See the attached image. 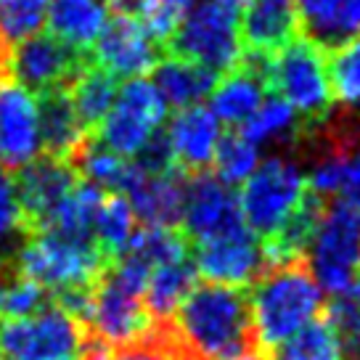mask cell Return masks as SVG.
Masks as SVG:
<instances>
[{
    "mask_svg": "<svg viewBox=\"0 0 360 360\" xmlns=\"http://www.w3.org/2000/svg\"><path fill=\"white\" fill-rule=\"evenodd\" d=\"M167 326L188 360H270L257 345L249 294L241 286L196 283Z\"/></svg>",
    "mask_w": 360,
    "mask_h": 360,
    "instance_id": "1",
    "label": "cell"
},
{
    "mask_svg": "<svg viewBox=\"0 0 360 360\" xmlns=\"http://www.w3.org/2000/svg\"><path fill=\"white\" fill-rule=\"evenodd\" d=\"M247 294L255 337L268 358L323 310V289L313 278L304 257L268 265Z\"/></svg>",
    "mask_w": 360,
    "mask_h": 360,
    "instance_id": "2",
    "label": "cell"
},
{
    "mask_svg": "<svg viewBox=\"0 0 360 360\" xmlns=\"http://www.w3.org/2000/svg\"><path fill=\"white\" fill-rule=\"evenodd\" d=\"M268 88L292 106L304 130L326 120L334 106L326 69V48L297 34L268 58Z\"/></svg>",
    "mask_w": 360,
    "mask_h": 360,
    "instance_id": "3",
    "label": "cell"
},
{
    "mask_svg": "<svg viewBox=\"0 0 360 360\" xmlns=\"http://www.w3.org/2000/svg\"><path fill=\"white\" fill-rule=\"evenodd\" d=\"M3 259H8L22 276L40 283L51 294L72 286H93L109 268V259L98 247L77 244L45 231L24 236L22 244H16V249Z\"/></svg>",
    "mask_w": 360,
    "mask_h": 360,
    "instance_id": "4",
    "label": "cell"
},
{
    "mask_svg": "<svg viewBox=\"0 0 360 360\" xmlns=\"http://www.w3.org/2000/svg\"><path fill=\"white\" fill-rule=\"evenodd\" d=\"M307 193L300 159L273 154L259 162L255 172L241 183L238 207L249 231L265 241L281 231V225L294 214Z\"/></svg>",
    "mask_w": 360,
    "mask_h": 360,
    "instance_id": "5",
    "label": "cell"
},
{
    "mask_svg": "<svg viewBox=\"0 0 360 360\" xmlns=\"http://www.w3.org/2000/svg\"><path fill=\"white\" fill-rule=\"evenodd\" d=\"M304 262L318 286L328 294L345 292L360 278V220L345 202H326Z\"/></svg>",
    "mask_w": 360,
    "mask_h": 360,
    "instance_id": "6",
    "label": "cell"
},
{
    "mask_svg": "<svg viewBox=\"0 0 360 360\" xmlns=\"http://www.w3.org/2000/svg\"><path fill=\"white\" fill-rule=\"evenodd\" d=\"M88 326L51 300L43 310L0 321V355L6 360H77Z\"/></svg>",
    "mask_w": 360,
    "mask_h": 360,
    "instance_id": "7",
    "label": "cell"
},
{
    "mask_svg": "<svg viewBox=\"0 0 360 360\" xmlns=\"http://www.w3.org/2000/svg\"><path fill=\"white\" fill-rule=\"evenodd\" d=\"M167 48L172 56L188 58L223 75L231 67H236L244 53L236 11L214 0L193 3L191 11L178 24L175 34L167 40Z\"/></svg>",
    "mask_w": 360,
    "mask_h": 360,
    "instance_id": "8",
    "label": "cell"
},
{
    "mask_svg": "<svg viewBox=\"0 0 360 360\" xmlns=\"http://www.w3.org/2000/svg\"><path fill=\"white\" fill-rule=\"evenodd\" d=\"M167 117V103L159 96L151 79L133 77L117 90L112 109L106 112L101 124L96 127V141L112 148L120 157H133L148 141V135L159 130Z\"/></svg>",
    "mask_w": 360,
    "mask_h": 360,
    "instance_id": "9",
    "label": "cell"
},
{
    "mask_svg": "<svg viewBox=\"0 0 360 360\" xmlns=\"http://www.w3.org/2000/svg\"><path fill=\"white\" fill-rule=\"evenodd\" d=\"M93 64L90 51L72 48L56 34L34 32L11 48V75L30 93L69 90V85Z\"/></svg>",
    "mask_w": 360,
    "mask_h": 360,
    "instance_id": "10",
    "label": "cell"
},
{
    "mask_svg": "<svg viewBox=\"0 0 360 360\" xmlns=\"http://www.w3.org/2000/svg\"><path fill=\"white\" fill-rule=\"evenodd\" d=\"M191 257L199 270V278L241 289L252 286L259 278V273L268 268L262 241L247 225H236L207 241L191 244Z\"/></svg>",
    "mask_w": 360,
    "mask_h": 360,
    "instance_id": "11",
    "label": "cell"
},
{
    "mask_svg": "<svg viewBox=\"0 0 360 360\" xmlns=\"http://www.w3.org/2000/svg\"><path fill=\"white\" fill-rule=\"evenodd\" d=\"M93 61L114 77H143L165 56V45L157 43L143 24L127 11H114L101 34L93 43Z\"/></svg>",
    "mask_w": 360,
    "mask_h": 360,
    "instance_id": "12",
    "label": "cell"
},
{
    "mask_svg": "<svg viewBox=\"0 0 360 360\" xmlns=\"http://www.w3.org/2000/svg\"><path fill=\"white\" fill-rule=\"evenodd\" d=\"M180 225H183L180 233L186 236L188 247L207 241L217 233H225L236 225H244L238 193L233 191V186L223 183L210 169L188 175Z\"/></svg>",
    "mask_w": 360,
    "mask_h": 360,
    "instance_id": "13",
    "label": "cell"
},
{
    "mask_svg": "<svg viewBox=\"0 0 360 360\" xmlns=\"http://www.w3.org/2000/svg\"><path fill=\"white\" fill-rule=\"evenodd\" d=\"M11 180L16 188V199L22 204L24 228L30 236L43 231L51 214L56 212V207L64 202V196L75 188L79 178L69 162L43 154L32 159L30 165H24L22 169L11 172Z\"/></svg>",
    "mask_w": 360,
    "mask_h": 360,
    "instance_id": "14",
    "label": "cell"
},
{
    "mask_svg": "<svg viewBox=\"0 0 360 360\" xmlns=\"http://www.w3.org/2000/svg\"><path fill=\"white\" fill-rule=\"evenodd\" d=\"M268 58L265 53L244 48L236 67L217 77L210 93V112L217 117V122L241 127L257 112L268 93Z\"/></svg>",
    "mask_w": 360,
    "mask_h": 360,
    "instance_id": "15",
    "label": "cell"
},
{
    "mask_svg": "<svg viewBox=\"0 0 360 360\" xmlns=\"http://www.w3.org/2000/svg\"><path fill=\"white\" fill-rule=\"evenodd\" d=\"M40 157L37 98L19 82L0 85V169L16 172Z\"/></svg>",
    "mask_w": 360,
    "mask_h": 360,
    "instance_id": "16",
    "label": "cell"
},
{
    "mask_svg": "<svg viewBox=\"0 0 360 360\" xmlns=\"http://www.w3.org/2000/svg\"><path fill=\"white\" fill-rule=\"evenodd\" d=\"M186 183L188 175L178 167L165 172H141L124 191L135 217L141 225L151 228H178L186 204Z\"/></svg>",
    "mask_w": 360,
    "mask_h": 360,
    "instance_id": "17",
    "label": "cell"
},
{
    "mask_svg": "<svg viewBox=\"0 0 360 360\" xmlns=\"http://www.w3.org/2000/svg\"><path fill=\"white\" fill-rule=\"evenodd\" d=\"M165 133L175 157V167L183 169L186 175H196L212 167L223 127L207 106L196 103L188 109H178Z\"/></svg>",
    "mask_w": 360,
    "mask_h": 360,
    "instance_id": "18",
    "label": "cell"
},
{
    "mask_svg": "<svg viewBox=\"0 0 360 360\" xmlns=\"http://www.w3.org/2000/svg\"><path fill=\"white\" fill-rule=\"evenodd\" d=\"M241 11L238 32L247 51L270 56L302 32L297 0H249Z\"/></svg>",
    "mask_w": 360,
    "mask_h": 360,
    "instance_id": "19",
    "label": "cell"
},
{
    "mask_svg": "<svg viewBox=\"0 0 360 360\" xmlns=\"http://www.w3.org/2000/svg\"><path fill=\"white\" fill-rule=\"evenodd\" d=\"M154 72V85H157L159 96L165 98L167 109L172 106L175 112L178 109H188V106H196L202 103L204 98H210L214 82H217V72L202 67L196 61H188V58L180 56H162L157 61V67L151 69Z\"/></svg>",
    "mask_w": 360,
    "mask_h": 360,
    "instance_id": "20",
    "label": "cell"
},
{
    "mask_svg": "<svg viewBox=\"0 0 360 360\" xmlns=\"http://www.w3.org/2000/svg\"><path fill=\"white\" fill-rule=\"evenodd\" d=\"M37 124H40V148L53 159L69 162L72 151L88 138L82 130L69 90H45L37 98Z\"/></svg>",
    "mask_w": 360,
    "mask_h": 360,
    "instance_id": "21",
    "label": "cell"
},
{
    "mask_svg": "<svg viewBox=\"0 0 360 360\" xmlns=\"http://www.w3.org/2000/svg\"><path fill=\"white\" fill-rule=\"evenodd\" d=\"M196 281H199V270L193 265L191 252L151 268L146 278V289H143V304H146L148 315L157 323L169 321L180 307V302L196 286Z\"/></svg>",
    "mask_w": 360,
    "mask_h": 360,
    "instance_id": "22",
    "label": "cell"
},
{
    "mask_svg": "<svg viewBox=\"0 0 360 360\" xmlns=\"http://www.w3.org/2000/svg\"><path fill=\"white\" fill-rule=\"evenodd\" d=\"M300 27L321 48L345 43L360 32V0H297Z\"/></svg>",
    "mask_w": 360,
    "mask_h": 360,
    "instance_id": "23",
    "label": "cell"
},
{
    "mask_svg": "<svg viewBox=\"0 0 360 360\" xmlns=\"http://www.w3.org/2000/svg\"><path fill=\"white\" fill-rule=\"evenodd\" d=\"M45 19L58 40L90 51L109 19V6L103 0H51Z\"/></svg>",
    "mask_w": 360,
    "mask_h": 360,
    "instance_id": "24",
    "label": "cell"
},
{
    "mask_svg": "<svg viewBox=\"0 0 360 360\" xmlns=\"http://www.w3.org/2000/svg\"><path fill=\"white\" fill-rule=\"evenodd\" d=\"M238 133L249 138L255 146H265V143H278V146H294L302 135V122L289 103L281 96H276L273 90L265 93L257 112L249 117L247 122L236 127Z\"/></svg>",
    "mask_w": 360,
    "mask_h": 360,
    "instance_id": "25",
    "label": "cell"
},
{
    "mask_svg": "<svg viewBox=\"0 0 360 360\" xmlns=\"http://www.w3.org/2000/svg\"><path fill=\"white\" fill-rule=\"evenodd\" d=\"M117 90H120L117 77H114L112 72L98 67L96 61L69 85V98H72L75 114H77V120L85 133H96V127L101 124L106 112L112 109L114 98H117Z\"/></svg>",
    "mask_w": 360,
    "mask_h": 360,
    "instance_id": "26",
    "label": "cell"
},
{
    "mask_svg": "<svg viewBox=\"0 0 360 360\" xmlns=\"http://www.w3.org/2000/svg\"><path fill=\"white\" fill-rule=\"evenodd\" d=\"M135 231H138V217L130 202L122 193H103L98 212H96V223H93V233H96V244L101 249V255L109 259V265L127 249Z\"/></svg>",
    "mask_w": 360,
    "mask_h": 360,
    "instance_id": "27",
    "label": "cell"
},
{
    "mask_svg": "<svg viewBox=\"0 0 360 360\" xmlns=\"http://www.w3.org/2000/svg\"><path fill=\"white\" fill-rule=\"evenodd\" d=\"M326 69L331 82V96L339 103V112L360 117V37L326 48Z\"/></svg>",
    "mask_w": 360,
    "mask_h": 360,
    "instance_id": "28",
    "label": "cell"
},
{
    "mask_svg": "<svg viewBox=\"0 0 360 360\" xmlns=\"http://www.w3.org/2000/svg\"><path fill=\"white\" fill-rule=\"evenodd\" d=\"M51 292L30 281L8 259H0V321L27 318L51 304Z\"/></svg>",
    "mask_w": 360,
    "mask_h": 360,
    "instance_id": "29",
    "label": "cell"
},
{
    "mask_svg": "<svg viewBox=\"0 0 360 360\" xmlns=\"http://www.w3.org/2000/svg\"><path fill=\"white\" fill-rule=\"evenodd\" d=\"M326 321L345 360H360V278L345 292H337L326 304Z\"/></svg>",
    "mask_w": 360,
    "mask_h": 360,
    "instance_id": "30",
    "label": "cell"
},
{
    "mask_svg": "<svg viewBox=\"0 0 360 360\" xmlns=\"http://www.w3.org/2000/svg\"><path fill=\"white\" fill-rule=\"evenodd\" d=\"M259 165V146L238 133L236 127L231 133L220 135V143L214 148L212 167L214 175L228 186H241Z\"/></svg>",
    "mask_w": 360,
    "mask_h": 360,
    "instance_id": "31",
    "label": "cell"
},
{
    "mask_svg": "<svg viewBox=\"0 0 360 360\" xmlns=\"http://www.w3.org/2000/svg\"><path fill=\"white\" fill-rule=\"evenodd\" d=\"M270 360H345L334 331L326 321H310L276 349Z\"/></svg>",
    "mask_w": 360,
    "mask_h": 360,
    "instance_id": "32",
    "label": "cell"
},
{
    "mask_svg": "<svg viewBox=\"0 0 360 360\" xmlns=\"http://www.w3.org/2000/svg\"><path fill=\"white\" fill-rule=\"evenodd\" d=\"M51 0H0V37L16 45L40 32Z\"/></svg>",
    "mask_w": 360,
    "mask_h": 360,
    "instance_id": "33",
    "label": "cell"
},
{
    "mask_svg": "<svg viewBox=\"0 0 360 360\" xmlns=\"http://www.w3.org/2000/svg\"><path fill=\"white\" fill-rule=\"evenodd\" d=\"M175 352H178V347L172 345L169 326H167V321H165V323H157L154 334L148 339H143V342H133V345H124V347H114L106 360H169Z\"/></svg>",
    "mask_w": 360,
    "mask_h": 360,
    "instance_id": "34",
    "label": "cell"
},
{
    "mask_svg": "<svg viewBox=\"0 0 360 360\" xmlns=\"http://www.w3.org/2000/svg\"><path fill=\"white\" fill-rule=\"evenodd\" d=\"M133 165L141 172H165V169L175 167V157L169 148L167 133L159 127L148 135V141L133 154Z\"/></svg>",
    "mask_w": 360,
    "mask_h": 360,
    "instance_id": "35",
    "label": "cell"
},
{
    "mask_svg": "<svg viewBox=\"0 0 360 360\" xmlns=\"http://www.w3.org/2000/svg\"><path fill=\"white\" fill-rule=\"evenodd\" d=\"M337 199L347 204L360 220V146L349 154L347 169H345V183H342V191H339Z\"/></svg>",
    "mask_w": 360,
    "mask_h": 360,
    "instance_id": "36",
    "label": "cell"
},
{
    "mask_svg": "<svg viewBox=\"0 0 360 360\" xmlns=\"http://www.w3.org/2000/svg\"><path fill=\"white\" fill-rule=\"evenodd\" d=\"M8 64H11V45L0 37V85H3V82L8 79V75H11Z\"/></svg>",
    "mask_w": 360,
    "mask_h": 360,
    "instance_id": "37",
    "label": "cell"
},
{
    "mask_svg": "<svg viewBox=\"0 0 360 360\" xmlns=\"http://www.w3.org/2000/svg\"><path fill=\"white\" fill-rule=\"evenodd\" d=\"M214 3H220V6H225V8H231V11H241L244 6H247L249 0H214Z\"/></svg>",
    "mask_w": 360,
    "mask_h": 360,
    "instance_id": "38",
    "label": "cell"
},
{
    "mask_svg": "<svg viewBox=\"0 0 360 360\" xmlns=\"http://www.w3.org/2000/svg\"><path fill=\"white\" fill-rule=\"evenodd\" d=\"M103 3H106V6H109V3H112V0H103Z\"/></svg>",
    "mask_w": 360,
    "mask_h": 360,
    "instance_id": "39",
    "label": "cell"
},
{
    "mask_svg": "<svg viewBox=\"0 0 360 360\" xmlns=\"http://www.w3.org/2000/svg\"><path fill=\"white\" fill-rule=\"evenodd\" d=\"M0 360H6V358H3V355H0Z\"/></svg>",
    "mask_w": 360,
    "mask_h": 360,
    "instance_id": "40",
    "label": "cell"
}]
</instances>
